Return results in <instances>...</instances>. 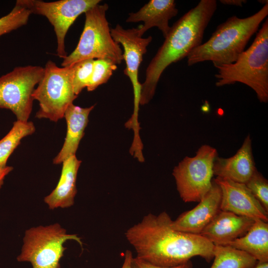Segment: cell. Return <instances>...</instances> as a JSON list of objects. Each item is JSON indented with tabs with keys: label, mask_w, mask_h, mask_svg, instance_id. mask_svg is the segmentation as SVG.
I'll return each mask as SVG.
<instances>
[{
	"label": "cell",
	"mask_w": 268,
	"mask_h": 268,
	"mask_svg": "<svg viewBox=\"0 0 268 268\" xmlns=\"http://www.w3.org/2000/svg\"><path fill=\"white\" fill-rule=\"evenodd\" d=\"M169 215L148 213L125 233L136 253V257L152 265L165 267L185 264L196 256L209 263L214 245L201 235L177 231L171 226Z\"/></svg>",
	"instance_id": "6da1fadb"
},
{
	"label": "cell",
	"mask_w": 268,
	"mask_h": 268,
	"mask_svg": "<svg viewBox=\"0 0 268 268\" xmlns=\"http://www.w3.org/2000/svg\"><path fill=\"white\" fill-rule=\"evenodd\" d=\"M217 8L215 0H201L171 26L165 40L148 64L141 84L139 104L153 97L164 70L172 63L187 57L202 43L204 33Z\"/></svg>",
	"instance_id": "7a4b0ae2"
},
{
	"label": "cell",
	"mask_w": 268,
	"mask_h": 268,
	"mask_svg": "<svg viewBox=\"0 0 268 268\" xmlns=\"http://www.w3.org/2000/svg\"><path fill=\"white\" fill-rule=\"evenodd\" d=\"M268 15V3L245 18L235 15L219 24L209 39L194 49L187 56V64L211 61L214 67L235 62L245 50L253 35Z\"/></svg>",
	"instance_id": "3957f363"
},
{
	"label": "cell",
	"mask_w": 268,
	"mask_h": 268,
	"mask_svg": "<svg viewBox=\"0 0 268 268\" xmlns=\"http://www.w3.org/2000/svg\"><path fill=\"white\" fill-rule=\"evenodd\" d=\"M217 87L243 83L256 93L260 102L268 101V19L251 46L234 63L215 67Z\"/></svg>",
	"instance_id": "277c9868"
},
{
	"label": "cell",
	"mask_w": 268,
	"mask_h": 268,
	"mask_svg": "<svg viewBox=\"0 0 268 268\" xmlns=\"http://www.w3.org/2000/svg\"><path fill=\"white\" fill-rule=\"evenodd\" d=\"M107 3L97 4L85 13V23L79 42L73 52L65 57L61 65L69 67L78 62L108 59L116 65L123 59L120 45L113 38L106 17Z\"/></svg>",
	"instance_id": "5b68a950"
},
{
	"label": "cell",
	"mask_w": 268,
	"mask_h": 268,
	"mask_svg": "<svg viewBox=\"0 0 268 268\" xmlns=\"http://www.w3.org/2000/svg\"><path fill=\"white\" fill-rule=\"evenodd\" d=\"M44 69L43 76L32 94L33 100L39 103L36 117L56 122L64 117L66 109L78 96L73 90L72 67H61L49 60Z\"/></svg>",
	"instance_id": "8992f818"
},
{
	"label": "cell",
	"mask_w": 268,
	"mask_h": 268,
	"mask_svg": "<svg viewBox=\"0 0 268 268\" xmlns=\"http://www.w3.org/2000/svg\"><path fill=\"white\" fill-rule=\"evenodd\" d=\"M74 240L82 247L81 238L68 234L59 223L39 226L25 231L19 262H30L33 268H61L60 261L66 248L64 243Z\"/></svg>",
	"instance_id": "52a82bcc"
},
{
	"label": "cell",
	"mask_w": 268,
	"mask_h": 268,
	"mask_svg": "<svg viewBox=\"0 0 268 268\" xmlns=\"http://www.w3.org/2000/svg\"><path fill=\"white\" fill-rule=\"evenodd\" d=\"M216 149L201 145L194 157H185L173 170L177 189L185 202H199L210 189Z\"/></svg>",
	"instance_id": "ba28073f"
},
{
	"label": "cell",
	"mask_w": 268,
	"mask_h": 268,
	"mask_svg": "<svg viewBox=\"0 0 268 268\" xmlns=\"http://www.w3.org/2000/svg\"><path fill=\"white\" fill-rule=\"evenodd\" d=\"M44 70L39 66H19L0 76V108L11 111L17 120L28 121L34 100L32 94Z\"/></svg>",
	"instance_id": "9c48e42d"
},
{
	"label": "cell",
	"mask_w": 268,
	"mask_h": 268,
	"mask_svg": "<svg viewBox=\"0 0 268 268\" xmlns=\"http://www.w3.org/2000/svg\"><path fill=\"white\" fill-rule=\"evenodd\" d=\"M32 14L45 16L52 25L57 43V53L64 59L67 55L65 48L67 33L81 14L99 4L100 0H60L47 2L40 0H22Z\"/></svg>",
	"instance_id": "30bf717a"
},
{
	"label": "cell",
	"mask_w": 268,
	"mask_h": 268,
	"mask_svg": "<svg viewBox=\"0 0 268 268\" xmlns=\"http://www.w3.org/2000/svg\"><path fill=\"white\" fill-rule=\"evenodd\" d=\"M113 39L124 49L123 59L126 63L124 74L130 79L133 87L134 95V113L126 124V127L132 128L134 132L139 130L138 122L141 84L138 80V71L143 57L147 52V48L151 43L152 37L140 36L136 28L125 29L118 24L111 29Z\"/></svg>",
	"instance_id": "8fae6325"
},
{
	"label": "cell",
	"mask_w": 268,
	"mask_h": 268,
	"mask_svg": "<svg viewBox=\"0 0 268 268\" xmlns=\"http://www.w3.org/2000/svg\"><path fill=\"white\" fill-rule=\"evenodd\" d=\"M214 180L221 191L220 210L268 221V212L245 184L217 177Z\"/></svg>",
	"instance_id": "7c38bea8"
},
{
	"label": "cell",
	"mask_w": 268,
	"mask_h": 268,
	"mask_svg": "<svg viewBox=\"0 0 268 268\" xmlns=\"http://www.w3.org/2000/svg\"><path fill=\"white\" fill-rule=\"evenodd\" d=\"M221 200L220 188L213 179L210 189L199 204L172 220L171 227L177 231L200 235L220 210Z\"/></svg>",
	"instance_id": "4fadbf2b"
},
{
	"label": "cell",
	"mask_w": 268,
	"mask_h": 268,
	"mask_svg": "<svg viewBox=\"0 0 268 268\" xmlns=\"http://www.w3.org/2000/svg\"><path fill=\"white\" fill-rule=\"evenodd\" d=\"M255 220L220 210L201 235L214 245H224L244 235Z\"/></svg>",
	"instance_id": "5bb4252c"
},
{
	"label": "cell",
	"mask_w": 268,
	"mask_h": 268,
	"mask_svg": "<svg viewBox=\"0 0 268 268\" xmlns=\"http://www.w3.org/2000/svg\"><path fill=\"white\" fill-rule=\"evenodd\" d=\"M256 169L252 141L248 134L234 155L226 158H216L213 171V175L217 177L245 184Z\"/></svg>",
	"instance_id": "9a60e30c"
},
{
	"label": "cell",
	"mask_w": 268,
	"mask_h": 268,
	"mask_svg": "<svg viewBox=\"0 0 268 268\" xmlns=\"http://www.w3.org/2000/svg\"><path fill=\"white\" fill-rule=\"evenodd\" d=\"M178 12L174 0H150L137 11L129 13L126 22H143V24L136 28L140 36L148 29L156 27L165 38L171 28L169 21Z\"/></svg>",
	"instance_id": "2e32d148"
},
{
	"label": "cell",
	"mask_w": 268,
	"mask_h": 268,
	"mask_svg": "<svg viewBox=\"0 0 268 268\" xmlns=\"http://www.w3.org/2000/svg\"><path fill=\"white\" fill-rule=\"evenodd\" d=\"M94 106L82 108L73 103L68 106L64 114L67 124V134L62 149L53 159L54 164L62 163L70 156L75 155L87 125L89 115Z\"/></svg>",
	"instance_id": "e0dca14e"
},
{
	"label": "cell",
	"mask_w": 268,
	"mask_h": 268,
	"mask_svg": "<svg viewBox=\"0 0 268 268\" xmlns=\"http://www.w3.org/2000/svg\"><path fill=\"white\" fill-rule=\"evenodd\" d=\"M81 163L75 155L70 156L62 163L61 174L56 187L44 198L50 209L67 208L73 205L77 193V175Z\"/></svg>",
	"instance_id": "ac0fdd59"
},
{
	"label": "cell",
	"mask_w": 268,
	"mask_h": 268,
	"mask_svg": "<svg viewBox=\"0 0 268 268\" xmlns=\"http://www.w3.org/2000/svg\"><path fill=\"white\" fill-rule=\"evenodd\" d=\"M224 245L243 251L254 258L258 263L268 262V223L256 219L243 236Z\"/></svg>",
	"instance_id": "d6986e66"
},
{
	"label": "cell",
	"mask_w": 268,
	"mask_h": 268,
	"mask_svg": "<svg viewBox=\"0 0 268 268\" xmlns=\"http://www.w3.org/2000/svg\"><path fill=\"white\" fill-rule=\"evenodd\" d=\"M210 268H254L257 261L243 251L228 245H214Z\"/></svg>",
	"instance_id": "ffe728a7"
},
{
	"label": "cell",
	"mask_w": 268,
	"mask_h": 268,
	"mask_svg": "<svg viewBox=\"0 0 268 268\" xmlns=\"http://www.w3.org/2000/svg\"><path fill=\"white\" fill-rule=\"evenodd\" d=\"M35 127L31 121L17 120L9 132L0 140V170L5 168L7 160L24 137L32 134Z\"/></svg>",
	"instance_id": "44dd1931"
},
{
	"label": "cell",
	"mask_w": 268,
	"mask_h": 268,
	"mask_svg": "<svg viewBox=\"0 0 268 268\" xmlns=\"http://www.w3.org/2000/svg\"><path fill=\"white\" fill-rule=\"evenodd\" d=\"M31 14L22 0H16L12 10L0 18V37L26 25Z\"/></svg>",
	"instance_id": "7402d4cb"
},
{
	"label": "cell",
	"mask_w": 268,
	"mask_h": 268,
	"mask_svg": "<svg viewBox=\"0 0 268 268\" xmlns=\"http://www.w3.org/2000/svg\"><path fill=\"white\" fill-rule=\"evenodd\" d=\"M117 68V65L111 60H94L91 77L86 87L87 91H93L100 85L106 83Z\"/></svg>",
	"instance_id": "603a6c76"
},
{
	"label": "cell",
	"mask_w": 268,
	"mask_h": 268,
	"mask_svg": "<svg viewBox=\"0 0 268 268\" xmlns=\"http://www.w3.org/2000/svg\"><path fill=\"white\" fill-rule=\"evenodd\" d=\"M94 60H84L70 66L72 70L73 90L77 96L88 84L92 73Z\"/></svg>",
	"instance_id": "cb8c5ba5"
},
{
	"label": "cell",
	"mask_w": 268,
	"mask_h": 268,
	"mask_svg": "<svg viewBox=\"0 0 268 268\" xmlns=\"http://www.w3.org/2000/svg\"><path fill=\"white\" fill-rule=\"evenodd\" d=\"M245 185L268 212V180L256 169Z\"/></svg>",
	"instance_id": "d4e9b609"
},
{
	"label": "cell",
	"mask_w": 268,
	"mask_h": 268,
	"mask_svg": "<svg viewBox=\"0 0 268 268\" xmlns=\"http://www.w3.org/2000/svg\"><path fill=\"white\" fill-rule=\"evenodd\" d=\"M193 264L191 261L185 264L172 267L155 266L136 257L135 258L133 257L131 261V268H193Z\"/></svg>",
	"instance_id": "484cf974"
},
{
	"label": "cell",
	"mask_w": 268,
	"mask_h": 268,
	"mask_svg": "<svg viewBox=\"0 0 268 268\" xmlns=\"http://www.w3.org/2000/svg\"><path fill=\"white\" fill-rule=\"evenodd\" d=\"M133 257L132 252L128 250H127L121 268H131V261Z\"/></svg>",
	"instance_id": "4316f807"
},
{
	"label": "cell",
	"mask_w": 268,
	"mask_h": 268,
	"mask_svg": "<svg viewBox=\"0 0 268 268\" xmlns=\"http://www.w3.org/2000/svg\"><path fill=\"white\" fill-rule=\"evenodd\" d=\"M220 2L224 4L228 5H233L242 7L243 4L247 2L246 0H220Z\"/></svg>",
	"instance_id": "83f0119b"
},
{
	"label": "cell",
	"mask_w": 268,
	"mask_h": 268,
	"mask_svg": "<svg viewBox=\"0 0 268 268\" xmlns=\"http://www.w3.org/2000/svg\"><path fill=\"white\" fill-rule=\"evenodd\" d=\"M10 172L8 168L0 170V189L1 188L5 177Z\"/></svg>",
	"instance_id": "f1b7e54d"
},
{
	"label": "cell",
	"mask_w": 268,
	"mask_h": 268,
	"mask_svg": "<svg viewBox=\"0 0 268 268\" xmlns=\"http://www.w3.org/2000/svg\"><path fill=\"white\" fill-rule=\"evenodd\" d=\"M254 268H268V262L258 263Z\"/></svg>",
	"instance_id": "f546056e"
},
{
	"label": "cell",
	"mask_w": 268,
	"mask_h": 268,
	"mask_svg": "<svg viewBox=\"0 0 268 268\" xmlns=\"http://www.w3.org/2000/svg\"><path fill=\"white\" fill-rule=\"evenodd\" d=\"M258 2L262 3V4H263L264 5L268 3V1L267 0H259Z\"/></svg>",
	"instance_id": "4dcf8cb0"
}]
</instances>
